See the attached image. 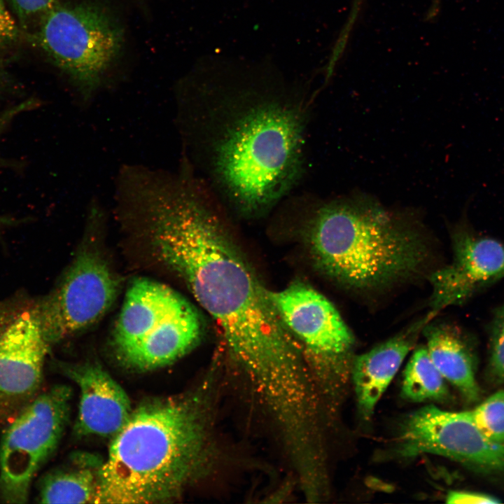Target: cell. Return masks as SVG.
I'll use <instances>...</instances> for the list:
<instances>
[{
	"instance_id": "26",
	"label": "cell",
	"mask_w": 504,
	"mask_h": 504,
	"mask_svg": "<svg viewBox=\"0 0 504 504\" xmlns=\"http://www.w3.org/2000/svg\"><path fill=\"white\" fill-rule=\"evenodd\" d=\"M16 220L12 218L0 216V229L15 223Z\"/></svg>"
},
{
	"instance_id": "2",
	"label": "cell",
	"mask_w": 504,
	"mask_h": 504,
	"mask_svg": "<svg viewBox=\"0 0 504 504\" xmlns=\"http://www.w3.org/2000/svg\"><path fill=\"white\" fill-rule=\"evenodd\" d=\"M220 204L204 184L186 181L153 193L143 214L158 256L219 326L232 358L269 405L284 407L307 387L302 351L232 241Z\"/></svg>"
},
{
	"instance_id": "23",
	"label": "cell",
	"mask_w": 504,
	"mask_h": 504,
	"mask_svg": "<svg viewBox=\"0 0 504 504\" xmlns=\"http://www.w3.org/2000/svg\"><path fill=\"white\" fill-rule=\"evenodd\" d=\"M37 106L34 99L25 100L8 107L0 113V136L10 122L22 113L29 111Z\"/></svg>"
},
{
	"instance_id": "9",
	"label": "cell",
	"mask_w": 504,
	"mask_h": 504,
	"mask_svg": "<svg viewBox=\"0 0 504 504\" xmlns=\"http://www.w3.org/2000/svg\"><path fill=\"white\" fill-rule=\"evenodd\" d=\"M269 293L304 355L315 368L339 373L351 367L355 337L326 296L299 280L279 290H269Z\"/></svg>"
},
{
	"instance_id": "24",
	"label": "cell",
	"mask_w": 504,
	"mask_h": 504,
	"mask_svg": "<svg viewBox=\"0 0 504 504\" xmlns=\"http://www.w3.org/2000/svg\"><path fill=\"white\" fill-rule=\"evenodd\" d=\"M440 0H431L426 18L429 20L433 19L438 13Z\"/></svg>"
},
{
	"instance_id": "1",
	"label": "cell",
	"mask_w": 504,
	"mask_h": 504,
	"mask_svg": "<svg viewBox=\"0 0 504 504\" xmlns=\"http://www.w3.org/2000/svg\"><path fill=\"white\" fill-rule=\"evenodd\" d=\"M318 92L269 57H202L177 88L183 160L223 205L246 217L265 214L302 178Z\"/></svg>"
},
{
	"instance_id": "21",
	"label": "cell",
	"mask_w": 504,
	"mask_h": 504,
	"mask_svg": "<svg viewBox=\"0 0 504 504\" xmlns=\"http://www.w3.org/2000/svg\"><path fill=\"white\" fill-rule=\"evenodd\" d=\"M446 500L447 503L450 504H482L500 502L498 499L489 495L465 491H451L447 494Z\"/></svg>"
},
{
	"instance_id": "3",
	"label": "cell",
	"mask_w": 504,
	"mask_h": 504,
	"mask_svg": "<svg viewBox=\"0 0 504 504\" xmlns=\"http://www.w3.org/2000/svg\"><path fill=\"white\" fill-rule=\"evenodd\" d=\"M303 197L308 211L302 231L312 263L342 290L370 297L425 274L430 241L414 212L389 209L363 192Z\"/></svg>"
},
{
	"instance_id": "6",
	"label": "cell",
	"mask_w": 504,
	"mask_h": 504,
	"mask_svg": "<svg viewBox=\"0 0 504 504\" xmlns=\"http://www.w3.org/2000/svg\"><path fill=\"white\" fill-rule=\"evenodd\" d=\"M37 40L86 102L119 55L123 32L106 10L90 3H56L41 15Z\"/></svg>"
},
{
	"instance_id": "27",
	"label": "cell",
	"mask_w": 504,
	"mask_h": 504,
	"mask_svg": "<svg viewBox=\"0 0 504 504\" xmlns=\"http://www.w3.org/2000/svg\"><path fill=\"white\" fill-rule=\"evenodd\" d=\"M4 78L3 77L1 72L0 71V92H1V90L2 89V88L4 87Z\"/></svg>"
},
{
	"instance_id": "4",
	"label": "cell",
	"mask_w": 504,
	"mask_h": 504,
	"mask_svg": "<svg viewBox=\"0 0 504 504\" xmlns=\"http://www.w3.org/2000/svg\"><path fill=\"white\" fill-rule=\"evenodd\" d=\"M197 396L139 405L113 437L94 503L167 502L190 482L202 459L205 430Z\"/></svg>"
},
{
	"instance_id": "17",
	"label": "cell",
	"mask_w": 504,
	"mask_h": 504,
	"mask_svg": "<svg viewBox=\"0 0 504 504\" xmlns=\"http://www.w3.org/2000/svg\"><path fill=\"white\" fill-rule=\"evenodd\" d=\"M444 380L433 363L426 346H420L415 349L405 367L402 396L413 402L444 400L448 396Z\"/></svg>"
},
{
	"instance_id": "25",
	"label": "cell",
	"mask_w": 504,
	"mask_h": 504,
	"mask_svg": "<svg viewBox=\"0 0 504 504\" xmlns=\"http://www.w3.org/2000/svg\"><path fill=\"white\" fill-rule=\"evenodd\" d=\"M363 0H354L350 14L353 16H357L360 9Z\"/></svg>"
},
{
	"instance_id": "12",
	"label": "cell",
	"mask_w": 504,
	"mask_h": 504,
	"mask_svg": "<svg viewBox=\"0 0 504 504\" xmlns=\"http://www.w3.org/2000/svg\"><path fill=\"white\" fill-rule=\"evenodd\" d=\"M451 236V262L428 276L432 292L427 313L433 319L504 279L503 242L477 233L465 218L452 228Z\"/></svg>"
},
{
	"instance_id": "20",
	"label": "cell",
	"mask_w": 504,
	"mask_h": 504,
	"mask_svg": "<svg viewBox=\"0 0 504 504\" xmlns=\"http://www.w3.org/2000/svg\"><path fill=\"white\" fill-rule=\"evenodd\" d=\"M18 18L22 22L41 14L51 8L57 2L55 0H10Z\"/></svg>"
},
{
	"instance_id": "15",
	"label": "cell",
	"mask_w": 504,
	"mask_h": 504,
	"mask_svg": "<svg viewBox=\"0 0 504 504\" xmlns=\"http://www.w3.org/2000/svg\"><path fill=\"white\" fill-rule=\"evenodd\" d=\"M433 321L422 332L433 363L467 400H477L479 388L475 377L474 356L465 332L454 324Z\"/></svg>"
},
{
	"instance_id": "5",
	"label": "cell",
	"mask_w": 504,
	"mask_h": 504,
	"mask_svg": "<svg viewBox=\"0 0 504 504\" xmlns=\"http://www.w3.org/2000/svg\"><path fill=\"white\" fill-rule=\"evenodd\" d=\"M203 330L201 316L186 298L167 286L140 278L127 291L113 343L125 364L148 370L184 356Z\"/></svg>"
},
{
	"instance_id": "18",
	"label": "cell",
	"mask_w": 504,
	"mask_h": 504,
	"mask_svg": "<svg viewBox=\"0 0 504 504\" xmlns=\"http://www.w3.org/2000/svg\"><path fill=\"white\" fill-rule=\"evenodd\" d=\"M471 413L477 426L489 439L504 443V390L489 396Z\"/></svg>"
},
{
	"instance_id": "8",
	"label": "cell",
	"mask_w": 504,
	"mask_h": 504,
	"mask_svg": "<svg viewBox=\"0 0 504 504\" xmlns=\"http://www.w3.org/2000/svg\"><path fill=\"white\" fill-rule=\"evenodd\" d=\"M49 344L37 302L0 301V425L13 420L41 393Z\"/></svg>"
},
{
	"instance_id": "22",
	"label": "cell",
	"mask_w": 504,
	"mask_h": 504,
	"mask_svg": "<svg viewBox=\"0 0 504 504\" xmlns=\"http://www.w3.org/2000/svg\"><path fill=\"white\" fill-rule=\"evenodd\" d=\"M17 35L16 24L0 0V46L13 41Z\"/></svg>"
},
{
	"instance_id": "13",
	"label": "cell",
	"mask_w": 504,
	"mask_h": 504,
	"mask_svg": "<svg viewBox=\"0 0 504 504\" xmlns=\"http://www.w3.org/2000/svg\"><path fill=\"white\" fill-rule=\"evenodd\" d=\"M64 371L80 391L75 432L80 435L113 438L133 410L126 392L99 365L70 366Z\"/></svg>"
},
{
	"instance_id": "14",
	"label": "cell",
	"mask_w": 504,
	"mask_h": 504,
	"mask_svg": "<svg viewBox=\"0 0 504 504\" xmlns=\"http://www.w3.org/2000/svg\"><path fill=\"white\" fill-rule=\"evenodd\" d=\"M433 321L426 313L395 336L356 356L351 374L359 410L369 419L383 393L424 327Z\"/></svg>"
},
{
	"instance_id": "10",
	"label": "cell",
	"mask_w": 504,
	"mask_h": 504,
	"mask_svg": "<svg viewBox=\"0 0 504 504\" xmlns=\"http://www.w3.org/2000/svg\"><path fill=\"white\" fill-rule=\"evenodd\" d=\"M396 448L402 457L433 454L482 470H504V443L489 439L471 411L425 406L404 419Z\"/></svg>"
},
{
	"instance_id": "11",
	"label": "cell",
	"mask_w": 504,
	"mask_h": 504,
	"mask_svg": "<svg viewBox=\"0 0 504 504\" xmlns=\"http://www.w3.org/2000/svg\"><path fill=\"white\" fill-rule=\"evenodd\" d=\"M118 288L116 276L102 258L94 252L80 253L55 290L37 302L48 343L96 322L113 304Z\"/></svg>"
},
{
	"instance_id": "16",
	"label": "cell",
	"mask_w": 504,
	"mask_h": 504,
	"mask_svg": "<svg viewBox=\"0 0 504 504\" xmlns=\"http://www.w3.org/2000/svg\"><path fill=\"white\" fill-rule=\"evenodd\" d=\"M74 467L46 474L38 484L41 503H94L102 464L84 457Z\"/></svg>"
},
{
	"instance_id": "7",
	"label": "cell",
	"mask_w": 504,
	"mask_h": 504,
	"mask_svg": "<svg viewBox=\"0 0 504 504\" xmlns=\"http://www.w3.org/2000/svg\"><path fill=\"white\" fill-rule=\"evenodd\" d=\"M71 391L55 385L40 393L10 423L0 440V501L28 502L34 478L54 453L69 421Z\"/></svg>"
},
{
	"instance_id": "19",
	"label": "cell",
	"mask_w": 504,
	"mask_h": 504,
	"mask_svg": "<svg viewBox=\"0 0 504 504\" xmlns=\"http://www.w3.org/2000/svg\"><path fill=\"white\" fill-rule=\"evenodd\" d=\"M489 368L498 381H504V302L493 311L489 326Z\"/></svg>"
}]
</instances>
